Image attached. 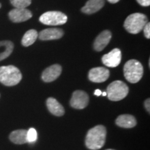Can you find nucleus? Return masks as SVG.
Masks as SVG:
<instances>
[{"mask_svg":"<svg viewBox=\"0 0 150 150\" xmlns=\"http://www.w3.org/2000/svg\"><path fill=\"white\" fill-rule=\"evenodd\" d=\"M62 72V67L60 65L55 64L51 65L43 71L42 79L46 83H50L59 78Z\"/></svg>","mask_w":150,"mask_h":150,"instance_id":"9b49d317","label":"nucleus"},{"mask_svg":"<svg viewBox=\"0 0 150 150\" xmlns=\"http://www.w3.org/2000/svg\"><path fill=\"white\" fill-rule=\"evenodd\" d=\"M115 124L118 127L129 129L136 126L137 122L136 118L133 115L125 114V115L118 116L115 120Z\"/></svg>","mask_w":150,"mask_h":150,"instance_id":"dca6fc26","label":"nucleus"},{"mask_svg":"<svg viewBox=\"0 0 150 150\" xmlns=\"http://www.w3.org/2000/svg\"><path fill=\"white\" fill-rule=\"evenodd\" d=\"M27 131L24 129H20V130H16L12 131L9 136V139L12 142L18 145H22V144L27 143Z\"/></svg>","mask_w":150,"mask_h":150,"instance_id":"f3484780","label":"nucleus"},{"mask_svg":"<svg viewBox=\"0 0 150 150\" xmlns=\"http://www.w3.org/2000/svg\"><path fill=\"white\" fill-rule=\"evenodd\" d=\"M144 29V34H145V36L146 38L149 39L150 38V23L149 22H147V24H145V26L143 28Z\"/></svg>","mask_w":150,"mask_h":150,"instance_id":"4be33fe9","label":"nucleus"},{"mask_svg":"<svg viewBox=\"0 0 150 150\" xmlns=\"http://www.w3.org/2000/svg\"><path fill=\"white\" fill-rule=\"evenodd\" d=\"M41 23L50 26H58L64 24L67 21L66 15L60 11H48L40 17Z\"/></svg>","mask_w":150,"mask_h":150,"instance_id":"423d86ee","label":"nucleus"},{"mask_svg":"<svg viewBox=\"0 0 150 150\" xmlns=\"http://www.w3.org/2000/svg\"><path fill=\"white\" fill-rule=\"evenodd\" d=\"M37 131L35 129L31 128L27 131V142H34L37 140Z\"/></svg>","mask_w":150,"mask_h":150,"instance_id":"412c9836","label":"nucleus"},{"mask_svg":"<svg viewBox=\"0 0 150 150\" xmlns=\"http://www.w3.org/2000/svg\"><path fill=\"white\" fill-rule=\"evenodd\" d=\"M1 4H0V8H1Z\"/></svg>","mask_w":150,"mask_h":150,"instance_id":"c85d7f7f","label":"nucleus"},{"mask_svg":"<svg viewBox=\"0 0 150 150\" xmlns=\"http://www.w3.org/2000/svg\"><path fill=\"white\" fill-rule=\"evenodd\" d=\"M10 1L16 8H26L31 4V0H10Z\"/></svg>","mask_w":150,"mask_h":150,"instance_id":"aec40b11","label":"nucleus"},{"mask_svg":"<svg viewBox=\"0 0 150 150\" xmlns=\"http://www.w3.org/2000/svg\"><path fill=\"white\" fill-rule=\"evenodd\" d=\"M106 138V127L103 125H97L88 131L86 137V146L91 150L101 149L104 145Z\"/></svg>","mask_w":150,"mask_h":150,"instance_id":"f257e3e1","label":"nucleus"},{"mask_svg":"<svg viewBox=\"0 0 150 150\" xmlns=\"http://www.w3.org/2000/svg\"><path fill=\"white\" fill-rule=\"evenodd\" d=\"M124 75L130 83H138L143 75V67L137 60H129L124 66Z\"/></svg>","mask_w":150,"mask_h":150,"instance_id":"7ed1b4c3","label":"nucleus"},{"mask_svg":"<svg viewBox=\"0 0 150 150\" xmlns=\"http://www.w3.org/2000/svg\"><path fill=\"white\" fill-rule=\"evenodd\" d=\"M147 23V18L145 15L136 13L127 17L124 23V27L129 33L137 34L143 29Z\"/></svg>","mask_w":150,"mask_h":150,"instance_id":"20e7f679","label":"nucleus"},{"mask_svg":"<svg viewBox=\"0 0 150 150\" xmlns=\"http://www.w3.org/2000/svg\"><path fill=\"white\" fill-rule=\"evenodd\" d=\"M122 54L120 50L115 48L113 49L109 53L104 54L102 56V63L106 66L109 67H116L120 65L121 62Z\"/></svg>","mask_w":150,"mask_h":150,"instance_id":"6e6552de","label":"nucleus"},{"mask_svg":"<svg viewBox=\"0 0 150 150\" xmlns=\"http://www.w3.org/2000/svg\"><path fill=\"white\" fill-rule=\"evenodd\" d=\"M22 75L13 65L0 67V82L6 86H13L20 83Z\"/></svg>","mask_w":150,"mask_h":150,"instance_id":"f03ea898","label":"nucleus"},{"mask_svg":"<svg viewBox=\"0 0 150 150\" xmlns=\"http://www.w3.org/2000/svg\"><path fill=\"white\" fill-rule=\"evenodd\" d=\"M89 97L88 94L83 91H76L72 94L70 99V105L76 109H83L88 106Z\"/></svg>","mask_w":150,"mask_h":150,"instance_id":"0eeeda50","label":"nucleus"},{"mask_svg":"<svg viewBox=\"0 0 150 150\" xmlns=\"http://www.w3.org/2000/svg\"><path fill=\"white\" fill-rule=\"evenodd\" d=\"M64 32L61 29L58 28H50L41 31L38 34L39 38L41 40H58L63 37Z\"/></svg>","mask_w":150,"mask_h":150,"instance_id":"f8f14e48","label":"nucleus"},{"mask_svg":"<svg viewBox=\"0 0 150 150\" xmlns=\"http://www.w3.org/2000/svg\"><path fill=\"white\" fill-rule=\"evenodd\" d=\"M104 6V0H88L81 8L84 13L91 15L97 12Z\"/></svg>","mask_w":150,"mask_h":150,"instance_id":"4468645a","label":"nucleus"},{"mask_svg":"<svg viewBox=\"0 0 150 150\" xmlns=\"http://www.w3.org/2000/svg\"><path fill=\"white\" fill-rule=\"evenodd\" d=\"M120 0H108V1H109V2L111 4H115V3L118 2Z\"/></svg>","mask_w":150,"mask_h":150,"instance_id":"a878e982","label":"nucleus"},{"mask_svg":"<svg viewBox=\"0 0 150 150\" xmlns=\"http://www.w3.org/2000/svg\"><path fill=\"white\" fill-rule=\"evenodd\" d=\"M8 16L11 21L18 23L29 20L32 17V13L27 8H15L9 12Z\"/></svg>","mask_w":150,"mask_h":150,"instance_id":"9d476101","label":"nucleus"},{"mask_svg":"<svg viewBox=\"0 0 150 150\" xmlns=\"http://www.w3.org/2000/svg\"><path fill=\"white\" fill-rule=\"evenodd\" d=\"M106 150H115V149H106Z\"/></svg>","mask_w":150,"mask_h":150,"instance_id":"cd10ccee","label":"nucleus"},{"mask_svg":"<svg viewBox=\"0 0 150 150\" xmlns=\"http://www.w3.org/2000/svg\"><path fill=\"white\" fill-rule=\"evenodd\" d=\"M38 33L35 30L31 29L27 31L22 39V44L24 47H29L35 42Z\"/></svg>","mask_w":150,"mask_h":150,"instance_id":"6ab92c4d","label":"nucleus"},{"mask_svg":"<svg viewBox=\"0 0 150 150\" xmlns=\"http://www.w3.org/2000/svg\"><path fill=\"white\" fill-rule=\"evenodd\" d=\"M13 47V43L11 41L4 40L0 42V61H3L11 55Z\"/></svg>","mask_w":150,"mask_h":150,"instance_id":"a211bd4d","label":"nucleus"},{"mask_svg":"<svg viewBox=\"0 0 150 150\" xmlns=\"http://www.w3.org/2000/svg\"><path fill=\"white\" fill-rule=\"evenodd\" d=\"M109 75V70L105 67H94L89 71L88 78L94 83H102L108 79Z\"/></svg>","mask_w":150,"mask_h":150,"instance_id":"1a4fd4ad","label":"nucleus"},{"mask_svg":"<svg viewBox=\"0 0 150 150\" xmlns=\"http://www.w3.org/2000/svg\"><path fill=\"white\" fill-rule=\"evenodd\" d=\"M95 95H96V96H100L101 95H102V91H100V90H99V89H97V90H95Z\"/></svg>","mask_w":150,"mask_h":150,"instance_id":"393cba45","label":"nucleus"},{"mask_svg":"<svg viewBox=\"0 0 150 150\" xmlns=\"http://www.w3.org/2000/svg\"><path fill=\"white\" fill-rule=\"evenodd\" d=\"M137 1L142 6H149L150 5V0H137Z\"/></svg>","mask_w":150,"mask_h":150,"instance_id":"5701e85b","label":"nucleus"},{"mask_svg":"<svg viewBox=\"0 0 150 150\" xmlns=\"http://www.w3.org/2000/svg\"><path fill=\"white\" fill-rule=\"evenodd\" d=\"M102 95L103 96H106L107 95V94H106V92H104V93H102Z\"/></svg>","mask_w":150,"mask_h":150,"instance_id":"bb28decb","label":"nucleus"},{"mask_svg":"<svg viewBox=\"0 0 150 150\" xmlns=\"http://www.w3.org/2000/svg\"><path fill=\"white\" fill-rule=\"evenodd\" d=\"M150 99L148 98L145 100V107L146 108V110H147V111L148 112V113H149L150 112Z\"/></svg>","mask_w":150,"mask_h":150,"instance_id":"b1692460","label":"nucleus"},{"mask_svg":"<svg viewBox=\"0 0 150 150\" xmlns=\"http://www.w3.org/2000/svg\"><path fill=\"white\" fill-rule=\"evenodd\" d=\"M47 107L53 115L60 117L64 115L65 110L63 106L53 97H50L47 99Z\"/></svg>","mask_w":150,"mask_h":150,"instance_id":"2eb2a0df","label":"nucleus"},{"mask_svg":"<svg viewBox=\"0 0 150 150\" xmlns=\"http://www.w3.org/2000/svg\"><path fill=\"white\" fill-rule=\"evenodd\" d=\"M112 34L110 31L105 30L102 31L98 36L96 38L95 42H94V49L97 52L102 51L108 45L110 39H111Z\"/></svg>","mask_w":150,"mask_h":150,"instance_id":"ddd939ff","label":"nucleus"},{"mask_svg":"<svg viewBox=\"0 0 150 150\" xmlns=\"http://www.w3.org/2000/svg\"><path fill=\"white\" fill-rule=\"evenodd\" d=\"M129 93V87L122 81H115L110 83L107 87L106 94L110 101L117 102L127 96Z\"/></svg>","mask_w":150,"mask_h":150,"instance_id":"39448f33","label":"nucleus"}]
</instances>
